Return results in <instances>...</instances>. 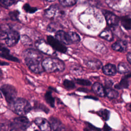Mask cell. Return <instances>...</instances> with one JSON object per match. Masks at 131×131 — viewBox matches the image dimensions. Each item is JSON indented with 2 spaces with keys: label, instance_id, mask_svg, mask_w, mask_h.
<instances>
[{
  "label": "cell",
  "instance_id": "cell-43",
  "mask_svg": "<svg viewBox=\"0 0 131 131\" xmlns=\"http://www.w3.org/2000/svg\"><path fill=\"white\" fill-rule=\"evenodd\" d=\"M46 1H48V2H53V1H54V0H46Z\"/></svg>",
  "mask_w": 131,
  "mask_h": 131
},
{
  "label": "cell",
  "instance_id": "cell-24",
  "mask_svg": "<svg viewBox=\"0 0 131 131\" xmlns=\"http://www.w3.org/2000/svg\"><path fill=\"white\" fill-rule=\"evenodd\" d=\"M97 114L103 120L107 121L110 118L111 113L108 110L101 108L97 112Z\"/></svg>",
  "mask_w": 131,
  "mask_h": 131
},
{
  "label": "cell",
  "instance_id": "cell-22",
  "mask_svg": "<svg viewBox=\"0 0 131 131\" xmlns=\"http://www.w3.org/2000/svg\"><path fill=\"white\" fill-rule=\"evenodd\" d=\"M118 71L120 74H127L130 72V66L125 62H120L118 66Z\"/></svg>",
  "mask_w": 131,
  "mask_h": 131
},
{
  "label": "cell",
  "instance_id": "cell-11",
  "mask_svg": "<svg viewBox=\"0 0 131 131\" xmlns=\"http://www.w3.org/2000/svg\"><path fill=\"white\" fill-rule=\"evenodd\" d=\"M35 124L41 131H51V126L50 122L45 118L38 117L34 120Z\"/></svg>",
  "mask_w": 131,
  "mask_h": 131
},
{
  "label": "cell",
  "instance_id": "cell-7",
  "mask_svg": "<svg viewBox=\"0 0 131 131\" xmlns=\"http://www.w3.org/2000/svg\"><path fill=\"white\" fill-rule=\"evenodd\" d=\"M35 46L38 50L40 52L49 55L55 54V50L50 46V45L43 39H39L36 41Z\"/></svg>",
  "mask_w": 131,
  "mask_h": 131
},
{
  "label": "cell",
  "instance_id": "cell-28",
  "mask_svg": "<svg viewBox=\"0 0 131 131\" xmlns=\"http://www.w3.org/2000/svg\"><path fill=\"white\" fill-rule=\"evenodd\" d=\"M59 2L63 7H71L76 3L77 0H59Z\"/></svg>",
  "mask_w": 131,
  "mask_h": 131
},
{
  "label": "cell",
  "instance_id": "cell-4",
  "mask_svg": "<svg viewBox=\"0 0 131 131\" xmlns=\"http://www.w3.org/2000/svg\"><path fill=\"white\" fill-rule=\"evenodd\" d=\"M30 125L28 119L24 116H20L14 118L11 122L9 125L10 131H25Z\"/></svg>",
  "mask_w": 131,
  "mask_h": 131
},
{
  "label": "cell",
  "instance_id": "cell-32",
  "mask_svg": "<svg viewBox=\"0 0 131 131\" xmlns=\"http://www.w3.org/2000/svg\"><path fill=\"white\" fill-rule=\"evenodd\" d=\"M75 82L80 85H84V86H89L91 84V82L87 79H81V78H77L75 79Z\"/></svg>",
  "mask_w": 131,
  "mask_h": 131
},
{
  "label": "cell",
  "instance_id": "cell-42",
  "mask_svg": "<svg viewBox=\"0 0 131 131\" xmlns=\"http://www.w3.org/2000/svg\"><path fill=\"white\" fill-rule=\"evenodd\" d=\"M2 76H3V73H2V71L0 69V77H2Z\"/></svg>",
  "mask_w": 131,
  "mask_h": 131
},
{
  "label": "cell",
  "instance_id": "cell-5",
  "mask_svg": "<svg viewBox=\"0 0 131 131\" xmlns=\"http://www.w3.org/2000/svg\"><path fill=\"white\" fill-rule=\"evenodd\" d=\"M1 91L7 103L10 104H13L16 99L17 91L16 89L10 84H5L1 86Z\"/></svg>",
  "mask_w": 131,
  "mask_h": 131
},
{
  "label": "cell",
  "instance_id": "cell-13",
  "mask_svg": "<svg viewBox=\"0 0 131 131\" xmlns=\"http://www.w3.org/2000/svg\"><path fill=\"white\" fill-rule=\"evenodd\" d=\"M85 64L90 69L98 70L102 66V62L96 58H90L84 61Z\"/></svg>",
  "mask_w": 131,
  "mask_h": 131
},
{
  "label": "cell",
  "instance_id": "cell-9",
  "mask_svg": "<svg viewBox=\"0 0 131 131\" xmlns=\"http://www.w3.org/2000/svg\"><path fill=\"white\" fill-rule=\"evenodd\" d=\"M102 13L104 16L107 25L111 27H115L118 25L119 18L113 12L107 10H103Z\"/></svg>",
  "mask_w": 131,
  "mask_h": 131
},
{
  "label": "cell",
  "instance_id": "cell-18",
  "mask_svg": "<svg viewBox=\"0 0 131 131\" xmlns=\"http://www.w3.org/2000/svg\"><path fill=\"white\" fill-rule=\"evenodd\" d=\"M45 13L47 17L49 18H53L57 17L59 14H60V12L56 6H52L45 10Z\"/></svg>",
  "mask_w": 131,
  "mask_h": 131
},
{
  "label": "cell",
  "instance_id": "cell-41",
  "mask_svg": "<svg viewBox=\"0 0 131 131\" xmlns=\"http://www.w3.org/2000/svg\"><path fill=\"white\" fill-rule=\"evenodd\" d=\"M85 98H89V99H94V100H98V99L96 98V97H92V96H86V97H85Z\"/></svg>",
  "mask_w": 131,
  "mask_h": 131
},
{
  "label": "cell",
  "instance_id": "cell-20",
  "mask_svg": "<svg viewBox=\"0 0 131 131\" xmlns=\"http://www.w3.org/2000/svg\"><path fill=\"white\" fill-rule=\"evenodd\" d=\"M104 90L105 95L110 99L117 98L119 96L118 92L111 87H106Z\"/></svg>",
  "mask_w": 131,
  "mask_h": 131
},
{
  "label": "cell",
  "instance_id": "cell-23",
  "mask_svg": "<svg viewBox=\"0 0 131 131\" xmlns=\"http://www.w3.org/2000/svg\"><path fill=\"white\" fill-rule=\"evenodd\" d=\"M45 98L47 103L49 104L50 106H51L52 107H54L55 100L52 95V92L51 91L49 90L46 93L45 95Z\"/></svg>",
  "mask_w": 131,
  "mask_h": 131
},
{
  "label": "cell",
  "instance_id": "cell-6",
  "mask_svg": "<svg viewBox=\"0 0 131 131\" xmlns=\"http://www.w3.org/2000/svg\"><path fill=\"white\" fill-rule=\"evenodd\" d=\"M7 36L5 42L8 47H13L15 46L20 39V35L16 30L12 29L11 27L6 32Z\"/></svg>",
  "mask_w": 131,
  "mask_h": 131
},
{
  "label": "cell",
  "instance_id": "cell-3",
  "mask_svg": "<svg viewBox=\"0 0 131 131\" xmlns=\"http://www.w3.org/2000/svg\"><path fill=\"white\" fill-rule=\"evenodd\" d=\"M12 104L15 113L19 116L27 114L32 109L30 103L27 100L21 98L16 99Z\"/></svg>",
  "mask_w": 131,
  "mask_h": 131
},
{
  "label": "cell",
  "instance_id": "cell-21",
  "mask_svg": "<svg viewBox=\"0 0 131 131\" xmlns=\"http://www.w3.org/2000/svg\"><path fill=\"white\" fill-rule=\"evenodd\" d=\"M0 56L5 58V59H8L9 60H11L12 61L16 62H19V60L17 58L13 56V55H12L11 54H10V51H9V49H7V50H6L4 52H1L0 53Z\"/></svg>",
  "mask_w": 131,
  "mask_h": 131
},
{
  "label": "cell",
  "instance_id": "cell-14",
  "mask_svg": "<svg viewBox=\"0 0 131 131\" xmlns=\"http://www.w3.org/2000/svg\"><path fill=\"white\" fill-rule=\"evenodd\" d=\"M112 48L116 51L125 52L127 49V42L123 40H118L112 45Z\"/></svg>",
  "mask_w": 131,
  "mask_h": 131
},
{
  "label": "cell",
  "instance_id": "cell-15",
  "mask_svg": "<svg viewBox=\"0 0 131 131\" xmlns=\"http://www.w3.org/2000/svg\"><path fill=\"white\" fill-rule=\"evenodd\" d=\"M130 77V73H127V75L123 76L119 83L115 85V88L117 89H127L129 85V79Z\"/></svg>",
  "mask_w": 131,
  "mask_h": 131
},
{
  "label": "cell",
  "instance_id": "cell-45",
  "mask_svg": "<svg viewBox=\"0 0 131 131\" xmlns=\"http://www.w3.org/2000/svg\"><path fill=\"white\" fill-rule=\"evenodd\" d=\"M125 131H127V130H125Z\"/></svg>",
  "mask_w": 131,
  "mask_h": 131
},
{
  "label": "cell",
  "instance_id": "cell-36",
  "mask_svg": "<svg viewBox=\"0 0 131 131\" xmlns=\"http://www.w3.org/2000/svg\"><path fill=\"white\" fill-rule=\"evenodd\" d=\"M113 83L111 80H107L105 81V85L106 87H111Z\"/></svg>",
  "mask_w": 131,
  "mask_h": 131
},
{
  "label": "cell",
  "instance_id": "cell-8",
  "mask_svg": "<svg viewBox=\"0 0 131 131\" xmlns=\"http://www.w3.org/2000/svg\"><path fill=\"white\" fill-rule=\"evenodd\" d=\"M47 42L54 50L59 52L66 53L67 50V48L63 43L52 36L49 35L47 36Z\"/></svg>",
  "mask_w": 131,
  "mask_h": 131
},
{
  "label": "cell",
  "instance_id": "cell-25",
  "mask_svg": "<svg viewBox=\"0 0 131 131\" xmlns=\"http://www.w3.org/2000/svg\"><path fill=\"white\" fill-rule=\"evenodd\" d=\"M122 26L127 30L130 29V18L128 16H123L120 18Z\"/></svg>",
  "mask_w": 131,
  "mask_h": 131
},
{
  "label": "cell",
  "instance_id": "cell-10",
  "mask_svg": "<svg viewBox=\"0 0 131 131\" xmlns=\"http://www.w3.org/2000/svg\"><path fill=\"white\" fill-rule=\"evenodd\" d=\"M55 38L63 45L72 44L70 32L67 33L62 30L58 31L55 34Z\"/></svg>",
  "mask_w": 131,
  "mask_h": 131
},
{
  "label": "cell",
  "instance_id": "cell-39",
  "mask_svg": "<svg viewBox=\"0 0 131 131\" xmlns=\"http://www.w3.org/2000/svg\"><path fill=\"white\" fill-rule=\"evenodd\" d=\"M126 58H127V60L128 62H129V63L131 64V54H130V52H128V53L127 54Z\"/></svg>",
  "mask_w": 131,
  "mask_h": 131
},
{
  "label": "cell",
  "instance_id": "cell-44",
  "mask_svg": "<svg viewBox=\"0 0 131 131\" xmlns=\"http://www.w3.org/2000/svg\"><path fill=\"white\" fill-rule=\"evenodd\" d=\"M34 131H39V130H35Z\"/></svg>",
  "mask_w": 131,
  "mask_h": 131
},
{
  "label": "cell",
  "instance_id": "cell-29",
  "mask_svg": "<svg viewBox=\"0 0 131 131\" xmlns=\"http://www.w3.org/2000/svg\"><path fill=\"white\" fill-rule=\"evenodd\" d=\"M84 131H100L101 129L97 128L89 122H85Z\"/></svg>",
  "mask_w": 131,
  "mask_h": 131
},
{
  "label": "cell",
  "instance_id": "cell-38",
  "mask_svg": "<svg viewBox=\"0 0 131 131\" xmlns=\"http://www.w3.org/2000/svg\"><path fill=\"white\" fill-rule=\"evenodd\" d=\"M103 131H111V128L107 124H105L103 126Z\"/></svg>",
  "mask_w": 131,
  "mask_h": 131
},
{
  "label": "cell",
  "instance_id": "cell-37",
  "mask_svg": "<svg viewBox=\"0 0 131 131\" xmlns=\"http://www.w3.org/2000/svg\"><path fill=\"white\" fill-rule=\"evenodd\" d=\"M8 49V48H7L4 44L2 43H0V53L1 52H4L6 50H7Z\"/></svg>",
  "mask_w": 131,
  "mask_h": 131
},
{
  "label": "cell",
  "instance_id": "cell-34",
  "mask_svg": "<svg viewBox=\"0 0 131 131\" xmlns=\"http://www.w3.org/2000/svg\"><path fill=\"white\" fill-rule=\"evenodd\" d=\"M23 9L27 13H32L35 12L37 9L35 7H32L30 6L29 4H26L24 5L23 6Z\"/></svg>",
  "mask_w": 131,
  "mask_h": 131
},
{
  "label": "cell",
  "instance_id": "cell-16",
  "mask_svg": "<svg viewBox=\"0 0 131 131\" xmlns=\"http://www.w3.org/2000/svg\"><path fill=\"white\" fill-rule=\"evenodd\" d=\"M102 70L105 75L108 76L115 75L117 72V69L115 66L111 63H108L103 66L102 68Z\"/></svg>",
  "mask_w": 131,
  "mask_h": 131
},
{
  "label": "cell",
  "instance_id": "cell-31",
  "mask_svg": "<svg viewBox=\"0 0 131 131\" xmlns=\"http://www.w3.org/2000/svg\"><path fill=\"white\" fill-rule=\"evenodd\" d=\"M63 85L67 89H73L75 87V83L72 80L65 79L63 82Z\"/></svg>",
  "mask_w": 131,
  "mask_h": 131
},
{
  "label": "cell",
  "instance_id": "cell-12",
  "mask_svg": "<svg viewBox=\"0 0 131 131\" xmlns=\"http://www.w3.org/2000/svg\"><path fill=\"white\" fill-rule=\"evenodd\" d=\"M51 128L54 131H66V128L61 122L57 118L51 117L49 119Z\"/></svg>",
  "mask_w": 131,
  "mask_h": 131
},
{
  "label": "cell",
  "instance_id": "cell-40",
  "mask_svg": "<svg viewBox=\"0 0 131 131\" xmlns=\"http://www.w3.org/2000/svg\"><path fill=\"white\" fill-rule=\"evenodd\" d=\"M7 65H9V63L8 62H6L5 61L0 60V66H7Z\"/></svg>",
  "mask_w": 131,
  "mask_h": 131
},
{
  "label": "cell",
  "instance_id": "cell-26",
  "mask_svg": "<svg viewBox=\"0 0 131 131\" xmlns=\"http://www.w3.org/2000/svg\"><path fill=\"white\" fill-rule=\"evenodd\" d=\"M70 71L72 73L76 75L81 74L83 71L82 67L77 64H73L70 67Z\"/></svg>",
  "mask_w": 131,
  "mask_h": 131
},
{
  "label": "cell",
  "instance_id": "cell-46",
  "mask_svg": "<svg viewBox=\"0 0 131 131\" xmlns=\"http://www.w3.org/2000/svg\"><path fill=\"white\" fill-rule=\"evenodd\" d=\"M0 96H1V94H0Z\"/></svg>",
  "mask_w": 131,
  "mask_h": 131
},
{
  "label": "cell",
  "instance_id": "cell-1",
  "mask_svg": "<svg viewBox=\"0 0 131 131\" xmlns=\"http://www.w3.org/2000/svg\"><path fill=\"white\" fill-rule=\"evenodd\" d=\"M23 56L28 68L35 74H41L43 72L41 65L43 56L38 50L28 49L23 52Z\"/></svg>",
  "mask_w": 131,
  "mask_h": 131
},
{
  "label": "cell",
  "instance_id": "cell-2",
  "mask_svg": "<svg viewBox=\"0 0 131 131\" xmlns=\"http://www.w3.org/2000/svg\"><path fill=\"white\" fill-rule=\"evenodd\" d=\"M41 65L44 71L47 72H62L64 70V62L58 58L47 57L42 60Z\"/></svg>",
  "mask_w": 131,
  "mask_h": 131
},
{
  "label": "cell",
  "instance_id": "cell-19",
  "mask_svg": "<svg viewBox=\"0 0 131 131\" xmlns=\"http://www.w3.org/2000/svg\"><path fill=\"white\" fill-rule=\"evenodd\" d=\"M99 36L108 41H111L114 39L113 34L111 30L108 29H104L99 34Z\"/></svg>",
  "mask_w": 131,
  "mask_h": 131
},
{
  "label": "cell",
  "instance_id": "cell-33",
  "mask_svg": "<svg viewBox=\"0 0 131 131\" xmlns=\"http://www.w3.org/2000/svg\"><path fill=\"white\" fill-rule=\"evenodd\" d=\"M19 14V12L18 10H13L9 13V17L12 20H17L18 19Z\"/></svg>",
  "mask_w": 131,
  "mask_h": 131
},
{
  "label": "cell",
  "instance_id": "cell-30",
  "mask_svg": "<svg viewBox=\"0 0 131 131\" xmlns=\"http://www.w3.org/2000/svg\"><path fill=\"white\" fill-rule=\"evenodd\" d=\"M21 43L26 46H30L32 44V40L30 38L26 35H23L20 37V39Z\"/></svg>",
  "mask_w": 131,
  "mask_h": 131
},
{
  "label": "cell",
  "instance_id": "cell-35",
  "mask_svg": "<svg viewBox=\"0 0 131 131\" xmlns=\"http://www.w3.org/2000/svg\"><path fill=\"white\" fill-rule=\"evenodd\" d=\"M7 36V33L0 28V39H5Z\"/></svg>",
  "mask_w": 131,
  "mask_h": 131
},
{
  "label": "cell",
  "instance_id": "cell-17",
  "mask_svg": "<svg viewBox=\"0 0 131 131\" xmlns=\"http://www.w3.org/2000/svg\"><path fill=\"white\" fill-rule=\"evenodd\" d=\"M92 91L98 96L100 97H104L105 96V90L102 85L99 82H95L92 88Z\"/></svg>",
  "mask_w": 131,
  "mask_h": 131
},
{
  "label": "cell",
  "instance_id": "cell-27",
  "mask_svg": "<svg viewBox=\"0 0 131 131\" xmlns=\"http://www.w3.org/2000/svg\"><path fill=\"white\" fill-rule=\"evenodd\" d=\"M17 0H0V6L7 8L17 2Z\"/></svg>",
  "mask_w": 131,
  "mask_h": 131
}]
</instances>
